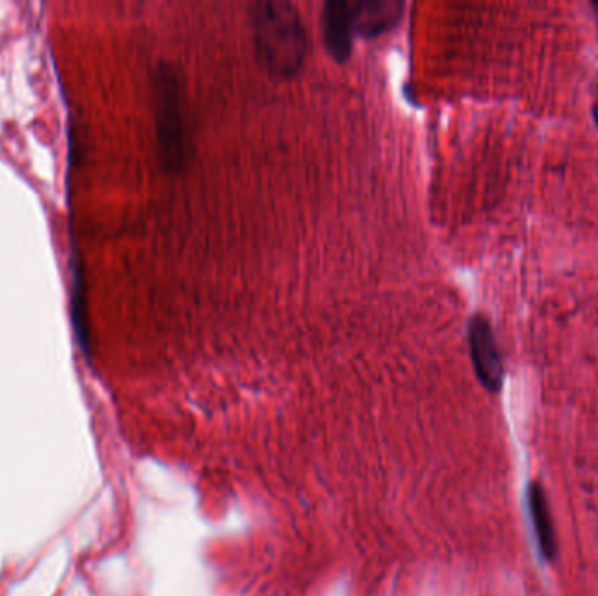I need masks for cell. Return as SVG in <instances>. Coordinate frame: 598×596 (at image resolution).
Segmentation results:
<instances>
[{
    "mask_svg": "<svg viewBox=\"0 0 598 596\" xmlns=\"http://www.w3.org/2000/svg\"><path fill=\"white\" fill-rule=\"evenodd\" d=\"M405 4L399 0H359L352 2L356 34L364 40H375L392 31L403 18Z\"/></svg>",
    "mask_w": 598,
    "mask_h": 596,
    "instance_id": "obj_5",
    "label": "cell"
},
{
    "mask_svg": "<svg viewBox=\"0 0 598 596\" xmlns=\"http://www.w3.org/2000/svg\"><path fill=\"white\" fill-rule=\"evenodd\" d=\"M256 53L273 78L291 79L306 60V31L296 5L284 0L250 4Z\"/></svg>",
    "mask_w": 598,
    "mask_h": 596,
    "instance_id": "obj_1",
    "label": "cell"
},
{
    "mask_svg": "<svg viewBox=\"0 0 598 596\" xmlns=\"http://www.w3.org/2000/svg\"><path fill=\"white\" fill-rule=\"evenodd\" d=\"M467 339H470L474 373L478 376L479 383L488 392H494V394L499 392L504 383L503 357H500L494 327H492L488 317L483 314L471 317Z\"/></svg>",
    "mask_w": 598,
    "mask_h": 596,
    "instance_id": "obj_3",
    "label": "cell"
},
{
    "mask_svg": "<svg viewBox=\"0 0 598 596\" xmlns=\"http://www.w3.org/2000/svg\"><path fill=\"white\" fill-rule=\"evenodd\" d=\"M324 41L327 52L338 64L349 61L353 49V26L352 2L347 0H329L324 4L323 13Z\"/></svg>",
    "mask_w": 598,
    "mask_h": 596,
    "instance_id": "obj_4",
    "label": "cell"
},
{
    "mask_svg": "<svg viewBox=\"0 0 598 596\" xmlns=\"http://www.w3.org/2000/svg\"><path fill=\"white\" fill-rule=\"evenodd\" d=\"M156 100V134L160 158L168 172H182L191 158L190 128L185 116L184 82L172 64L153 72Z\"/></svg>",
    "mask_w": 598,
    "mask_h": 596,
    "instance_id": "obj_2",
    "label": "cell"
},
{
    "mask_svg": "<svg viewBox=\"0 0 598 596\" xmlns=\"http://www.w3.org/2000/svg\"><path fill=\"white\" fill-rule=\"evenodd\" d=\"M529 510L539 551L544 560H553L556 554L555 528H553L546 494L539 483H532L529 486Z\"/></svg>",
    "mask_w": 598,
    "mask_h": 596,
    "instance_id": "obj_6",
    "label": "cell"
},
{
    "mask_svg": "<svg viewBox=\"0 0 598 596\" xmlns=\"http://www.w3.org/2000/svg\"><path fill=\"white\" fill-rule=\"evenodd\" d=\"M594 120H595V125H597V128H598V102L595 103L594 105Z\"/></svg>",
    "mask_w": 598,
    "mask_h": 596,
    "instance_id": "obj_7",
    "label": "cell"
},
{
    "mask_svg": "<svg viewBox=\"0 0 598 596\" xmlns=\"http://www.w3.org/2000/svg\"><path fill=\"white\" fill-rule=\"evenodd\" d=\"M594 9H595V13H597V16H598V2H594Z\"/></svg>",
    "mask_w": 598,
    "mask_h": 596,
    "instance_id": "obj_8",
    "label": "cell"
}]
</instances>
